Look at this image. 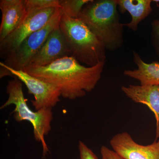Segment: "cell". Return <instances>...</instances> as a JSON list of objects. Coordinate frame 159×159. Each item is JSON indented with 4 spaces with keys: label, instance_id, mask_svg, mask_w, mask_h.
<instances>
[{
    "label": "cell",
    "instance_id": "obj_8",
    "mask_svg": "<svg viewBox=\"0 0 159 159\" xmlns=\"http://www.w3.org/2000/svg\"><path fill=\"white\" fill-rule=\"evenodd\" d=\"M112 150L124 159H159V139L149 145H140L127 132L118 133L110 141Z\"/></svg>",
    "mask_w": 159,
    "mask_h": 159
},
{
    "label": "cell",
    "instance_id": "obj_17",
    "mask_svg": "<svg viewBox=\"0 0 159 159\" xmlns=\"http://www.w3.org/2000/svg\"><path fill=\"white\" fill-rule=\"evenodd\" d=\"M78 149L80 159H99L92 149L82 141H79Z\"/></svg>",
    "mask_w": 159,
    "mask_h": 159
},
{
    "label": "cell",
    "instance_id": "obj_9",
    "mask_svg": "<svg viewBox=\"0 0 159 159\" xmlns=\"http://www.w3.org/2000/svg\"><path fill=\"white\" fill-rule=\"evenodd\" d=\"M70 56L67 43L58 26L50 33L42 47L25 68L45 66L57 60Z\"/></svg>",
    "mask_w": 159,
    "mask_h": 159
},
{
    "label": "cell",
    "instance_id": "obj_7",
    "mask_svg": "<svg viewBox=\"0 0 159 159\" xmlns=\"http://www.w3.org/2000/svg\"><path fill=\"white\" fill-rule=\"evenodd\" d=\"M57 8H51L27 12L25 19L9 36L0 42V56L2 59L32 33L45 26Z\"/></svg>",
    "mask_w": 159,
    "mask_h": 159
},
{
    "label": "cell",
    "instance_id": "obj_3",
    "mask_svg": "<svg viewBox=\"0 0 159 159\" xmlns=\"http://www.w3.org/2000/svg\"><path fill=\"white\" fill-rule=\"evenodd\" d=\"M59 26L69 46L71 57L89 67L105 62L106 48L80 19L62 15Z\"/></svg>",
    "mask_w": 159,
    "mask_h": 159
},
{
    "label": "cell",
    "instance_id": "obj_6",
    "mask_svg": "<svg viewBox=\"0 0 159 159\" xmlns=\"http://www.w3.org/2000/svg\"><path fill=\"white\" fill-rule=\"evenodd\" d=\"M15 76L25 85L34 99L31 100L35 110L52 108L60 101V91L54 84L46 82L27 74L22 70H16L0 62V78Z\"/></svg>",
    "mask_w": 159,
    "mask_h": 159
},
{
    "label": "cell",
    "instance_id": "obj_5",
    "mask_svg": "<svg viewBox=\"0 0 159 159\" xmlns=\"http://www.w3.org/2000/svg\"><path fill=\"white\" fill-rule=\"evenodd\" d=\"M62 14L57 8L48 24L27 37L16 49L4 58L3 63L8 67L23 70L45 42L50 33L59 25Z\"/></svg>",
    "mask_w": 159,
    "mask_h": 159
},
{
    "label": "cell",
    "instance_id": "obj_15",
    "mask_svg": "<svg viewBox=\"0 0 159 159\" xmlns=\"http://www.w3.org/2000/svg\"><path fill=\"white\" fill-rule=\"evenodd\" d=\"M25 2L27 12L60 8L59 0H25Z\"/></svg>",
    "mask_w": 159,
    "mask_h": 159
},
{
    "label": "cell",
    "instance_id": "obj_16",
    "mask_svg": "<svg viewBox=\"0 0 159 159\" xmlns=\"http://www.w3.org/2000/svg\"><path fill=\"white\" fill-rule=\"evenodd\" d=\"M151 42L159 57V20H154L151 23Z\"/></svg>",
    "mask_w": 159,
    "mask_h": 159
},
{
    "label": "cell",
    "instance_id": "obj_4",
    "mask_svg": "<svg viewBox=\"0 0 159 159\" xmlns=\"http://www.w3.org/2000/svg\"><path fill=\"white\" fill-rule=\"evenodd\" d=\"M22 83L16 77L9 81L6 87L8 99L0 108L3 109L12 104L14 105L15 107L12 113L15 120L19 122L27 121L31 123L34 139L41 143L43 157L45 158L50 152L45 137L51 130V122L53 119L52 108L42 109L36 111L31 110L27 104L28 99L24 96Z\"/></svg>",
    "mask_w": 159,
    "mask_h": 159
},
{
    "label": "cell",
    "instance_id": "obj_11",
    "mask_svg": "<svg viewBox=\"0 0 159 159\" xmlns=\"http://www.w3.org/2000/svg\"><path fill=\"white\" fill-rule=\"evenodd\" d=\"M122 91L126 97L136 103L147 106L156 119V140L159 139V86H122Z\"/></svg>",
    "mask_w": 159,
    "mask_h": 159
},
{
    "label": "cell",
    "instance_id": "obj_13",
    "mask_svg": "<svg viewBox=\"0 0 159 159\" xmlns=\"http://www.w3.org/2000/svg\"><path fill=\"white\" fill-rule=\"evenodd\" d=\"M119 12L124 14L128 11L131 16L129 23L124 24L134 31L138 30L139 23L146 18L152 11L151 0H117Z\"/></svg>",
    "mask_w": 159,
    "mask_h": 159
},
{
    "label": "cell",
    "instance_id": "obj_18",
    "mask_svg": "<svg viewBox=\"0 0 159 159\" xmlns=\"http://www.w3.org/2000/svg\"><path fill=\"white\" fill-rule=\"evenodd\" d=\"M100 154L102 159H124L114 151L104 145L100 148Z\"/></svg>",
    "mask_w": 159,
    "mask_h": 159
},
{
    "label": "cell",
    "instance_id": "obj_14",
    "mask_svg": "<svg viewBox=\"0 0 159 159\" xmlns=\"http://www.w3.org/2000/svg\"><path fill=\"white\" fill-rule=\"evenodd\" d=\"M91 0H59L60 9L62 15L78 18L84 6Z\"/></svg>",
    "mask_w": 159,
    "mask_h": 159
},
{
    "label": "cell",
    "instance_id": "obj_10",
    "mask_svg": "<svg viewBox=\"0 0 159 159\" xmlns=\"http://www.w3.org/2000/svg\"><path fill=\"white\" fill-rule=\"evenodd\" d=\"M2 21L0 25V42L15 31L27 15L25 0H1Z\"/></svg>",
    "mask_w": 159,
    "mask_h": 159
},
{
    "label": "cell",
    "instance_id": "obj_12",
    "mask_svg": "<svg viewBox=\"0 0 159 159\" xmlns=\"http://www.w3.org/2000/svg\"><path fill=\"white\" fill-rule=\"evenodd\" d=\"M133 54L134 62L138 68L125 70L124 75L138 80L141 85L159 86V61L147 63L137 52L134 51Z\"/></svg>",
    "mask_w": 159,
    "mask_h": 159
},
{
    "label": "cell",
    "instance_id": "obj_1",
    "mask_svg": "<svg viewBox=\"0 0 159 159\" xmlns=\"http://www.w3.org/2000/svg\"><path fill=\"white\" fill-rule=\"evenodd\" d=\"M105 63L85 66L74 57L68 56L45 66L28 67L22 70L56 86L61 97L74 100L84 97L95 88L102 77Z\"/></svg>",
    "mask_w": 159,
    "mask_h": 159
},
{
    "label": "cell",
    "instance_id": "obj_2",
    "mask_svg": "<svg viewBox=\"0 0 159 159\" xmlns=\"http://www.w3.org/2000/svg\"><path fill=\"white\" fill-rule=\"evenodd\" d=\"M79 18L107 50L115 51L123 46L125 25L120 22L117 0H91L84 6Z\"/></svg>",
    "mask_w": 159,
    "mask_h": 159
}]
</instances>
